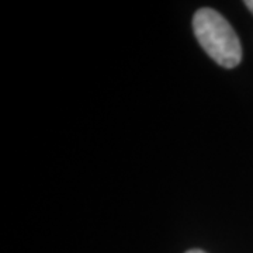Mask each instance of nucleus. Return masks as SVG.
Instances as JSON below:
<instances>
[{"label":"nucleus","instance_id":"f257e3e1","mask_svg":"<svg viewBox=\"0 0 253 253\" xmlns=\"http://www.w3.org/2000/svg\"><path fill=\"white\" fill-rule=\"evenodd\" d=\"M194 34L218 65L235 68L242 59V46L231 24L212 9H200L193 18Z\"/></svg>","mask_w":253,"mask_h":253},{"label":"nucleus","instance_id":"f03ea898","mask_svg":"<svg viewBox=\"0 0 253 253\" xmlns=\"http://www.w3.org/2000/svg\"><path fill=\"white\" fill-rule=\"evenodd\" d=\"M245 4H246V6H248V9L251 10V11L253 13V0H246V1H245Z\"/></svg>","mask_w":253,"mask_h":253},{"label":"nucleus","instance_id":"7ed1b4c3","mask_svg":"<svg viewBox=\"0 0 253 253\" xmlns=\"http://www.w3.org/2000/svg\"><path fill=\"white\" fill-rule=\"evenodd\" d=\"M186 253H206V252H203V251H199V249H193V251H189V252H186Z\"/></svg>","mask_w":253,"mask_h":253}]
</instances>
